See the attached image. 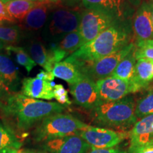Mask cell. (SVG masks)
<instances>
[{
    "mask_svg": "<svg viewBox=\"0 0 153 153\" xmlns=\"http://www.w3.org/2000/svg\"><path fill=\"white\" fill-rule=\"evenodd\" d=\"M24 153H48L46 151L43 150H24L23 151Z\"/></svg>",
    "mask_w": 153,
    "mask_h": 153,
    "instance_id": "cell-34",
    "label": "cell"
},
{
    "mask_svg": "<svg viewBox=\"0 0 153 153\" xmlns=\"http://www.w3.org/2000/svg\"><path fill=\"white\" fill-rule=\"evenodd\" d=\"M4 3H5L6 1H9V0H1ZM26 1H33V2H38V0H26Z\"/></svg>",
    "mask_w": 153,
    "mask_h": 153,
    "instance_id": "cell-39",
    "label": "cell"
},
{
    "mask_svg": "<svg viewBox=\"0 0 153 153\" xmlns=\"http://www.w3.org/2000/svg\"><path fill=\"white\" fill-rule=\"evenodd\" d=\"M52 72L55 77L65 80L69 85H74L83 76L79 67L67 60L56 63L53 67Z\"/></svg>",
    "mask_w": 153,
    "mask_h": 153,
    "instance_id": "cell-19",
    "label": "cell"
},
{
    "mask_svg": "<svg viewBox=\"0 0 153 153\" xmlns=\"http://www.w3.org/2000/svg\"><path fill=\"white\" fill-rule=\"evenodd\" d=\"M132 81L140 90L146 89L153 81V61L148 59H137Z\"/></svg>",
    "mask_w": 153,
    "mask_h": 153,
    "instance_id": "cell-18",
    "label": "cell"
},
{
    "mask_svg": "<svg viewBox=\"0 0 153 153\" xmlns=\"http://www.w3.org/2000/svg\"><path fill=\"white\" fill-rule=\"evenodd\" d=\"M79 136L90 145L91 150L113 148L123 140L126 133L88 125L79 132Z\"/></svg>",
    "mask_w": 153,
    "mask_h": 153,
    "instance_id": "cell-9",
    "label": "cell"
},
{
    "mask_svg": "<svg viewBox=\"0 0 153 153\" xmlns=\"http://www.w3.org/2000/svg\"><path fill=\"white\" fill-rule=\"evenodd\" d=\"M136 45H147V46H152L153 47V40H150V41L140 42L135 44Z\"/></svg>",
    "mask_w": 153,
    "mask_h": 153,
    "instance_id": "cell-33",
    "label": "cell"
},
{
    "mask_svg": "<svg viewBox=\"0 0 153 153\" xmlns=\"http://www.w3.org/2000/svg\"><path fill=\"white\" fill-rule=\"evenodd\" d=\"M14 153H24V152H23V151H22V152H14Z\"/></svg>",
    "mask_w": 153,
    "mask_h": 153,
    "instance_id": "cell-41",
    "label": "cell"
},
{
    "mask_svg": "<svg viewBox=\"0 0 153 153\" xmlns=\"http://www.w3.org/2000/svg\"><path fill=\"white\" fill-rule=\"evenodd\" d=\"M88 153H127V152L118 148H108L91 150Z\"/></svg>",
    "mask_w": 153,
    "mask_h": 153,
    "instance_id": "cell-31",
    "label": "cell"
},
{
    "mask_svg": "<svg viewBox=\"0 0 153 153\" xmlns=\"http://www.w3.org/2000/svg\"><path fill=\"white\" fill-rule=\"evenodd\" d=\"M131 27L135 44L153 40V24L150 4L143 2L139 6L132 17Z\"/></svg>",
    "mask_w": 153,
    "mask_h": 153,
    "instance_id": "cell-12",
    "label": "cell"
},
{
    "mask_svg": "<svg viewBox=\"0 0 153 153\" xmlns=\"http://www.w3.org/2000/svg\"><path fill=\"white\" fill-rule=\"evenodd\" d=\"M131 20L111 26L83 45L65 60L76 63L92 62L114 53L132 43Z\"/></svg>",
    "mask_w": 153,
    "mask_h": 153,
    "instance_id": "cell-2",
    "label": "cell"
},
{
    "mask_svg": "<svg viewBox=\"0 0 153 153\" xmlns=\"http://www.w3.org/2000/svg\"><path fill=\"white\" fill-rule=\"evenodd\" d=\"M37 2L26 0H9L4 4L9 14L15 22L22 23L29 11L36 5Z\"/></svg>",
    "mask_w": 153,
    "mask_h": 153,
    "instance_id": "cell-23",
    "label": "cell"
},
{
    "mask_svg": "<svg viewBox=\"0 0 153 153\" xmlns=\"http://www.w3.org/2000/svg\"><path fill=\"white\" fill-rule=\"evenodd\" d=\"M88 125L68 114H55L48 116L38 123L33 132L36 143H44L60 137L79 135V132Z\"/></svg>",
    "mask_w": 153,
    "mask_h": 153,
    "instance_id": "cell-4",
    "label": "cell"
},
{
    "mask_svg": "<svg viewBox=\"0 0 153 153\" xmlns=\"http://www.w3.org/2000/svg\"><path fill=\"white\" fill-rule=\"evenodd\" d=\"M0 84L11 94L16 93L21 84L18 68L7 55L0 54Z\"/></svg>",
    "mask_w": 153,
    "mask_h": 153,
    "instance_id": "cell-15",
    "label": "cell"
},
{
    "mask_svg": "<svg viewBox=\"0 0 153 153\" xmlns=\"http://www.w3.org/2000/svg\"><path fill=\"white\" fill-rule=\"evenodd\" d=\"M22 84V93L26 97L45 100L54 99L53 82L36 76V77L24 78Z\"/></svg>",
    "mask_w": 153,
    "mask_h": 153,
    "instance_id": "cell-14",
    "label": "cell"
},
{
    "mask_svg": "<svg viewBox=\"0 0 153 153\" xmlns=\"http://www.w3.org/2000/svg\"><path fill=\"white\" fill-rule=\"evenodd\" d=\"M135 107V101L133 96H127L115 101H102L98 106L91 110L92 120L101 128L126 131L137 121Z\"/></svg>",
    "mask_w": 153,
    "mask_h": 153,
    "instance_id": "cell-3",
    "label": "cell"
},
{
    "mask_svg": "<svg viewBox=\"0 0 153 153\" xmlns=\"http://www.w3.org/2000/svg\"><path fill=\"white\" fill-rule=\"evenodd\" d=\"M66 106L49 102L14 93L6 101L1 113L10 118L19 131H26L42 120L55 114L62 113Z\"/></svg>",
    "mask_w": 153,
    "mask_h": 153,
    "instance_id": "cell-1",
    "label": "cell"
},
{
    "mask_svg": "<svg viewBox=\"0 0 153 153\" xmlns=\"http://www.w3.org/2000/svg\"><path fill=\"white\" fill-rule=\"evenodd\" d=\"M130 1H131V3L133 5H137V3L140 0H129Z\"/></svg>",
    "mask_w": 153,
    "mask_h": 153,
    "instance_id": "cell-37",
    "label": "cell"
},
{
    "mask_svg": "<svg viewBox=\"0 0 153 153\" xmlns=\"http://www.w3.org/2000/svg\"><path fill=\"white\" fill-rule=\"evenodd\" d=\"M16 23L14 19L9 14L8 11L6 8L4 3L0 0V24H14Z\"/></svg>",
    "mask_w": 153,
    "mask_h": 153,
    "instance_id": "cell-29",
    "label": "cell"
},
{
    "mask_svg": "<svg viewBox=\"0 0 153 153\" xmlns=\"http://www.w3.org/2000/svg\"><path fill=\"white\" fill-rule=\"evenodd\" d=\"M57 48L68 55L73 54L83 45L82 36L79 30H74L66 34L62 38L60 42L56 44Z\"/></svg>",
    "mask_w": 153,
    "mask_h": 153,
    "instance_id": "cell-25",
    "label": "cell"
},
{
    "mask_svg": "<svg viewBox=\"0 0 153 153\" xmlns=\"http://www.w3.org/2000/svg\"><path fill=\"white\" fill-rule=\"evenodd\" d=\"M22 143L10 126L0 121V153L19 152Z\"/></svg>",
    "mask_w": 153,
    "mask_h": 153,
    "instance_id": "cell-20",
    "label": "cell"
},
{
    "mask_svg": "<svg viewBox=\"0 0 153 153\" xmlns=\"http://www.w3.org/2000/svg\"><path fill=\"white\" fill-rule=\"evenodd\" d=\"M82 2L86 9L101 11L118 22L132 19L133 9L129 0H82Z\"/></svg>",
    "mask_w": 153,
    "mask_h": 153,
    "instance_id": "cell-10",
    "label": "cell"
},
{
    "mask_svg": "<svg viewBox=\"0 0 153 153\" xmlns=\"http://www.w3.org/2000/svg\"><path fill=\"white\" fill-rule=\"evenodd\" d=\"M99 94L103 102L115 101L127 97L129 94L140 91L132 80H124L108 76L96 82Z\"/></svg>",
    "mask_w": 153,
    "mask_h": 153,
    "instance_id": "cell-8",
    "label": "cell"
},
{
    "mask_svg": "<svg viewBox=\"0 0 153 153\" xmlns=\"http://www.w3.org/2000/svg\"><path fill=\"white\" fill-rule=\"evenodd\" d=\"M146 89L135 103V115L137 120L153 114V86Z\"/></svg>",
    "mask_w": 153,
    "mask_h": 153,
    "instance_id": "cell-24",
    "label": "cell"
},
{
    "mask_svg": "<svg viewBox=\"0 0 153 153\" xmlns=\"http://www.w3.org/2000/svg\"><path fill=\"white\" fill-rule=\"evenodd\" d=\"M26 51L37 65H39L47 72H52L49 65V53L48 49L41 41H31L28 44Z\"/></svg>",
    "mask_w": 153,
    "mask_h": 153,
    "instance_id": "cell-22",
    "label": "cell"
},
{
    "mask_svg": "<svg viewBox=\"0 0 153 153\" xmlns=\"http://www.w3.org/2000/svg\"><path fill=\"white\" fill-rule=\"evenodd\" d=\"M81 14L82 12L79 11L63 6L53 7L48 27L50 36L63 37L66 34L79 29Z\"/></svg>",
    "mask_w": 153,
    "mask_h": 153,
    "instance_id": "cell-7",
    "label": "cell"
},
{
    "mask_svg": "<svg viewBox=\"0 0 153 153\" xmlns=\"http://www.w3.org/2000/svg\"><path fill=\"white\" fill-rule=\"evenodd\" d=\"M120 23L101 11L86 9L82 11L79 31L83 45L94 39L111 26Z\"/></svg>",
    "mask_w": 153,
    "mask_h": 153,
    "instance_id": "cell-6",
    "label": "cell"
},
{
    "mask_svg": "<svg viewBox=\"0 0 153 153\" xmlns=\"http://www.w3.org/2000/svg\"><path fill=\"white\" fill-rule=\"evenodd\" d=\"M129 153H153V143L137 147H130Z\"/></svg>",
    "mask_w": 153,
    "mask_h": 153,
    "instance_id": "cell-30",
    "label": "cell"
},
{
    "mask_svg": "<svg viewBox=\"0 0 153 153\" xmlns=\"http://www.w3.org/2000/svg\"><path fill=\"white\" fill-rule=\"evenodd\" d=\"M5 48V44L0 41V51Z\"/></svg>",
    "mask_w": 153,
    "mask_h": 153,
    "instance_id": "cell-38",
    "label": "cell"
},
{
    "mask_svg": "<svg viewBox=\"0 0 153 153\" xmlns=\"http://www.w3.org/2000/svg\"><path fill=\"white\" fill-rule=\"evenodd\" d=\"M150 4V14H151V19H152V22L153 24V4Z\"/></svg>",
    "mask_w": 153,
    "mask_h": 153,
    "instance_id": "cell-35",
    "label": "cell"
},
{
    "mask_svg": "<svg viewBox=\"0 0 153 153\" xmlns=\"http://www.w3.org/2000/svg\"><path fill=\"white\" fill-rule=\"evenodd\" d=\"M5 50L9 55H12L19 65L24 67L28 73H30L33 69L36 66V63L30 57L27 51L24 48L14 46V45H7Z\"/></svg>",
    "mask_w": 153,
    "mask_h": 153,
    "instance_id": "cell-26",
    "label": "cell"
},
{
    "mask_svg": "<svg viewBox=\"0 0 153 153\" xmlns=\"http://www.w3.org/2000/svg\"><path fill=\"white\" fill-rule=\"evenodd\" d=\"M136 45L118 63L110 76L124 80H132L133 77L137 59L135 57Z\"/></svg>",
    "mask_w": 153,
    "mask_h": 153,
    "instance_id": "cell-21",
    "label": "cell"
},
{
    "mask_svg": "<svg viewBox=\"0 0 153 153\" xmlns=\"http://www.w3.org/2000/svg\"><path fill=\"white\" fill-rule=\"evenodd\" d=\"M4 104H5V101H4L2 99L0 98V112H1V111H2V108Z\"/></svg>",
    "mask_w": 153,
    "mask_h": 153,
    "instance_id": "cell-36",
    "label": "cell"
},
{
    "mask_svg": "<svg viewBox=\"0 0 153 153\" xmlns=\"http://www.w3.org/2000/svg\"><path fill=\"white\" fill-rule=\"evenodd\" d=\"M131 146L137 147L153 143V114L135 123L129 133Z\"/></svg>",
    "mask_w": 153,
    "mask_h": 153,
    "instance_id": "cell-16",
    "label": "cell"
},
{
    "mask_svg": "<svg viewBox=\"0 0 153 153\" xmlns=\"http://www.w3.org/2000/svg\"><path fill=\"white\" fill-rule=\"evenodd\" d=\"M41 148L48 153H88L90 145L79 135L57 138L42 143Z\"/></svg>",
    "mask_w": 153,
    "mask_h": 153,
    "instance_id": "cell-13",
    "label": "cell"
},
{
    "mask_svg": "<svg viewBox=\"0 0 153 153\" xmlns=\"http://www.w3.org/2000/svg\"><path fill=\"white\" fill-rule=\"evenodd\" d=\"M135 43L132 42L123 48L99 60L88 62L74 63L79 67L82 74L97 82L111 75L118 63L135 47Z\"/></svg>",
    "mask_w": 153,
    "mask_h": 153,
    "instance_id": "cell-5",
    "label": "cell"
},
{
    "mask_svg": "<svg viewBox=\"0 0 153 153\" xmlns=\"http://www.w3.org/2000/svg\"><path fill=\"white\" fill-rule=\"evenodd\" d=\"M70 91L74 103L87 110H92L102 102L96 82L83 74L74 85H70Z\"/></svg>",
    "mask_w": 153,
    "mask_h": 153,
    "instance_id": "cell-11",
    "label": "cell"
},
{
    "mask_svg": "<svg viewBox=\"0 0 153 153\" xmlns=\"http://www.w3.org/2000/svg\"><path fill=\"white\" fill-rule=\"evenodd\" d=\"M150 4H153V0H150Z\"/></svg>",
    "mask_w": 153,
    "mask_h": 153,
    "instance_id": "cell-40",
    "label": "cell"
},
{
    "mask_svg": "<svg viewBox=\"0 0 153 153\" xmlns=\"http://www.w3.org/2000/svg\"><path fill=\"white\" fill-rule=\"evenodd\" d=\"M65 1H68V0H38V2L45 4L48 5L49 7H51L52 6L53 7L58 6V4H60Z\"/></svg>",
    "mask_w": 153,
    "mask_h": 153,
    "instance_id": "cell-32",
    "label": "cell"
},
{
    "mask_svg": "<svg viewBox=\"0 0 153 153\" xmlns=\"http://www.w3.org/2000/svg\"><path fill=\"white\" fill-rule=\"evenodd\" d=\"M22 30L17 25L0 24V41L8 45H13L20 41Z\"/></svg>",
    "mask_w": 153,
    "mask_h": 153,
    "instance_id": "cell-27",
    "label": "cell"
},
{
    "mask_svg": "<svg viewBox=\"0 0 153 153\" xmlns=\"http://www.w3.org/2000/svg\"><path fill=\"white\" fill-rule=\"evenodd\" d=\"M49 6L45 4L37 2L36 5L26 15L22 22L20 28L28 31H38L43 27L48 16Z\"/></svg>",
    "mask_w": 153,
    "mask_h": 153,
    "instance_id": "cell-17",
    "label": "cell"
},
{
    "mask_svg": "<svg viewBox=\"0 0 153 153\" xmlns=\"http://www.w3.org/2000/svg\"><path fill=\"white\" fill-rule=\"evenodd\" d=\"M53 95H54V99H56L57 103L63 105V106H67L72 104L71 101L69 98L68 90L61 84L54 85Z\"/></svg>",
    "mask_w": 153,
    "mask_h": 153,
    "instance_id": "cell-28",
    "label": "cell"
}]
</instances>
